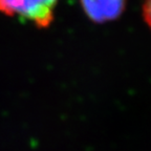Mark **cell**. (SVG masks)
<instances>
[{"instance_id": "1", "label": "cell", "mask_w": 151, "mask_h": 151, "mask_svg": "<svg viewBox=\"0 0 151 151\" xmlns=\"http://www.w3.org/2000/svg\"><path fill=\"white\" fill-rule=\"evenodd\" d=\"M57 2L58 0H0V12L43 28L52 23Z\"/></svg>"}, {"instance_id": "2", "label": "cell", "mask_w": 151, "mask_h": 151, "mask_svg": "<svg viewBox=\"0 0 151 151\" xmlns=\"http://www.w3.org/2000/svg\"><path fill=\"white\" fill-rule=\"evenodd\" d=\"M126 0H81L85 13L96 22H105L119 17Z\"/></svg>"}, {"instance_id": "3", "label": "cell", "mask_w": 151, "mask_h": 151, "mask_svg": "<svg viewBox=\"0 0 151 151\" xmlns=\"http://www.w3.org/2000/svg\"><path fill=\"white\" fill-rule=\"evenodd\" d=\"M143 15H144V19L146 23L151 28V0H144Z\"/></svg>"}]
</instances>
